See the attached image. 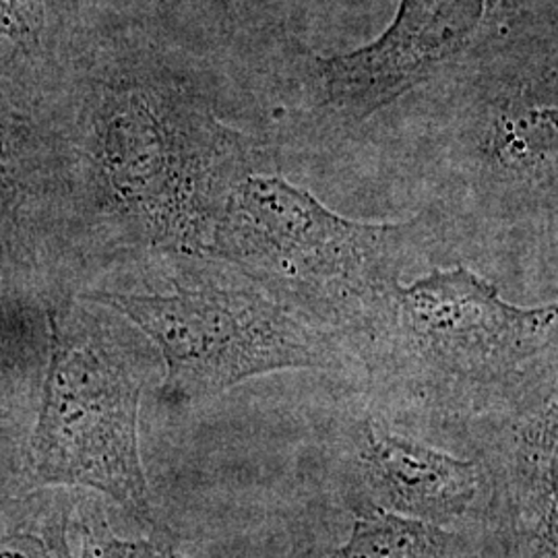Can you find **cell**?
<instances>
[{
  "mask_svg": "<svg viewBox=\"0 0 558 558\" xmlns=\"http://www.w3.org/2000/svg\"><path fill=\"white\" fill-rule=\"evenodd\" d=\"M69 180L66 281L205 257L223 207L267 141L223 119L199 66L145 41L83 40L52 92Z\"/></svg>",
  "mask_w": 558,
  "mask_h": 558,
  "instance_id": "obj_1",
  "label": "cell"
},
{
  "mask_svg": "<svg viewBox=\"0 0 558 558\" xmlns=\"http://www.w3.org/2000/svg\"><path fill=\"white\" fill-rule=\"evenodd\" d=\"M410 98L442 260L486 278L539 269L558 234V21L527 13Z\"/></svg>",
  "mask_w": 558,
  "mask_h": 558,
  "instance_id": "obj_2",
  "label": "cell"
},
{
  "mask_svg": "<svg viewBox=\"0 0 558 558\" xmlns=\"http://www.w3.org/2000/svg\"><path fill=\"white\" fill-rule=\"evenodd\" d=\"M558 348V299L519 306L463 263L399 283L352 341L366 403L391 424L468 426Z\"/></svg>",
  "mask_w": 558,
  "mask_h": 558,
  "instance_id": "obj_3",
  "label": "cell"
},
{
  "mask_svg": "<svg viewBox=\"0 0 558 558\" xmlns=\"http://www.w3.org/2000/svg\"><path fill=\"white\" fill-rule=\"evenodd\" d=\"M205 257L352 348L403 274L442 253L424 209L408 220H350L290 180L253 170L232 191Z\"/></svg>",
  "mask_w": 558,
  "mask_h": 558,
  "instance_id": "obj_4",
  "label": "cell"
},
{
  "mask_svg": "<svg viewBox=\"0 0 558 558\" xmlns=\"http://www.w3.org/2000/svg\"><path fill=\"white\" fill-rule=\"evenodd\" d=\"M50 356L29 442L36 486L101 495L140 523L149 538H170L145 478L141 398L160 354L117 311L73 288L50 294Z\"/></svg>",
  "mask_w": 558,
  "mask_h": 558,
  "instance_id": "obj_5",
  "label": "cell"
},
{
  "mask_svg": "<svg viewBox=\"0 0 558 558\" xmlns=\"http://www.w3.org/2000/svg\"><path fill=\"white\" fill-rule=\"evenodd\" d=\"M77 294L117 311L154 343L160 401L170 408L279 371L359 375L345 339L299 319L221 260L182 257L133 286Z\"/></svg>",
  "mask_w": 558,
  "mask_h": 558,
  "instance_id": "obj_6",
  "label": "cell"
},
{
  "mask_svg": "<svg viewBox=\"0 0 558 558\" xmlns=\"http://www.w3.org/2000/svg\"><path fill=\"white\" fill-rule=\"evenodd\" d=\"M527 0H399L379 38L320 57L294 44L267 92L278 133L327 149L445 77L523 20Z\"/></svg>",
  "mask_w": 558,
  "mask_h": 558,
  "instance_id": "obj_7",
  "label": "cell"
},
{
  "mask_svg": "<svg viewBox=\"0 0 558 558\" xmlns=\"http://www.w3.org/2000/svg\"><path fill=\"white\" fill-rule=\"evenodd\" d=\"M465 428L486 474L484 558H558V348Z\"/></svg>",
  "mask_w": 558,
  "mask_h": 558,
  "instance_id": "obj_8",
  "label": "cell"
},
{
  "mask_svg": "<svg viewBox=\"0 0 558 558\" xmlns=\"http://www.w3.org/2000/svg\"><path fill=\"white\" fill-rule=\"evenodd\" d=\"M69 180L52 96L0 62V242L21 267L66 279Z\"/></svg>",
  "mask_w": 558,
  "mask_h": 558,
  "instance_id": "obj_9",
  "label": "cell"
},
{
  "mask_svg": "<svg viewBox=\"0 0 558 558\" xmlns=\"http://www.w3.org/2000/svg\"><path fill=\"white\" fill-rule=\"evenodd\" d=\"M343 459L354 499L447 530L482 523L486 474L478 459L449 456L399 433L368 403L343 424Z\"/></svg>",
  "mask_w": 558,
  "mask_h": 558,
  "instance_id": "obj_10",
  "label": "cell"
},
{
  "mask_svg": "<svg viewBox=\"0 0 558 558\" xmlns=\"http://www.w3.org/2000/svg\"><path fill=\"white\" fill-rule=\"evenodd\" d=\"M71 0H0V62L52 94L85 40Z\"/></svg>",
  "mask_w": 558,
  "mask_h": 558,
  "instance_id": "obj_11",
  "label": "cell"
},
{
  "mask_svg": "<svg viewBox=\"0 0 558 558\" xmlns=\"http://www.w3.org/2000/svg\"><path fill=\"white\" fill-rule=\"evenodd\" d=\"M354 525L339 548L325 558H484L482 538L401 518L368 502H352Z\"/></svg>",
  "mask_w": 558,
  "mask_h": 558,
  "instance_id": "obj_12",
  "label": "cell"
},
{
  "mask_svg": "<svg viewBox=\"0 0 558 558\" xmlns=\"http://www.w3.org/2000/svg\"><path fill=\"white\" fill-rule=\"evenodd\" d=\"M81 493L38 486L23 499L0 505V558H77L73 515Z\"/></svg>",
  "mask_w": 558,
  "mask_h": 558,
  "instance_id": "obj_13",
  "label": "cell"
},
{
  "mask_svg": "<svg viewBox=\"0 0 558 558\" xmlns=\"http://www.w3.org/2000/svg\"><path fill=\"white\" fill-rule=\"evenodd\" d=\"M77 558H186L172 546V538H120L104 513L98 495H81L73 515ZM327 548L317 544L296 546L288 558H325Z\"/></svg>",
  "mask_w": 558,
  "mask_h": 558,
  "instance_id": "obj_14",
  "label": "cell"
},
{
  "mask_svg": "<svg viewBox=\"0 0 558 558\" xmlns=\"http://www.w3.org/2000/svg\"><path fill=\"white\" fill-rule=\"evenodd\" d=\"M539 269H542V271H550V274L558 276V234L555 236V240H553V244H550L546 257L542 260Z\"/></svg>",
  "mask_w": 558,
  "mask_h": 558,
  "instance_id": "obj_15",
  "label": "cell"
},
{
  "mask_svg": "<svg viewBox=\"0 0 558 558\" xmlns=\"http://www.w3.org/2000/svg\"><path fill=\"white\" fill-rule=\"evenodd\" d=\"M0 259H7L11 260V263H15V260L11 259V255L7 253V248H4V244H2V242H0ZM15 265H17V263H15Z\"/></svg>",
  "mask_w": 558,
  "mask_h": 558,
  "instance_id": "obj_16",
  "label": "cell"
}]
</instances>
